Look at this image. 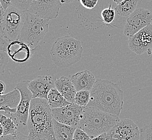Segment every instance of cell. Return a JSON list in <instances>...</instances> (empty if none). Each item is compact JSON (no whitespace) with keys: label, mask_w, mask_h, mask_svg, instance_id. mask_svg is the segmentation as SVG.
<instances>
[{"label":"cell","mask_w":152,"mask_h":140,"mask_svg":"<svg viewBox=\"0 0 152 140\" xmlns=\"http://www.w3.org/2000/svg\"><path fill=\"white\" fill-rule=\"evenodd\" d=\"M108 140H140V129L133 120H120L107 132Z\"/></svg>","instance_id":"ba28073f"},{"label":"cell","mask_w":152,"mask_h":140,"mask_svg":"<svg viewBox=\"0 0 152 140\" xmlns=\"http://www.w3.org/2000/svg\"><path fill=\"white\" fill-rule=\"evenodd\" d=\"M1 6L5 10L8 9L10 6H12L11 0H0Z\"/></svg>","instance_id":"4dcf8cb0"},{"label":"cell","mask_w":152,"mask_h":140,"mask_svg":"<svg viewBox=\"0 0 152 140\" xmlns=\"http://www.w3.org/2000/svg\"><path fill=\"white\" fill-rule=\"evenodd\" d=\"M55 88L67 101L71 104L75 103L77 90L70 78L62 76L58 79H56Z\"/></svg>","instance_id":"9a60e30c"},{"label":"cell","mask_w":152,"mask_h":140,"mask_svg":"<svg viewBox=\"0 0 152 140\" xmlns=\"http://www.w3.org/2000/svg\"><path fill=\"white\" fill-rule=\"evenodd\" d=\"M114 2H115V3H117V4H120V3H121L122 2H123L124 1H125V0H112Z\"/></svg>","instance_id":"e575fe53"},{"label":"cell","mask_w":152,"mask_h":140,"mask_svg":"<svg viewBox=\"0 0 152 140\" xmlns=\"http://www.w3.org/2000/svg\"><path fill=\"white\" fill-rule=\"evenodd\" d=\"M0 140H28V136L18 131L14 134L1 136Z\"/></svg>","instance_id":"484cf974"},{"label":"cell","mask_w":152,"mask_h":140,"mask_svg":"<svg viewBox=\"0 0 152 140\" xmlns=\"http://www.w3.org/2000/svg\"><path fill=\"white\" fill-rule=\"evenodd\" d=\"M49 20L26 12V19L18 41L23 42L31 49L38 47L49 31Z\"/></svg>","instance_id":"5b68a950"},{"label":"cell","mask_w":152,"mask_h":140,"mask_svg":"<svg viewBox=\"0 0 152 140\" xmlns=\"http://www.w3.org/2000/svg\"><path fill=\"white\" fill-rule=\"evenodd\" d=\"M140 140H152V124L140 129Z\"/></svg>","instance_id":"d4e9b609"},{"label":"cell","mask_w":152,"mask_h":140,"mask_svg":"<svg viewBox=\"0 0 152 140\" xmlns=\"http://www.w3.org/2000/svg\"><path fill=\"white\" fill-rule=\"evenodd\" d=\"M0 122L3 129V135L14 134L18 131V125L12 117H6L3 114H1Z\"/></svg>","instance_id":"44dd1931"},{"label":"cell","mask_w":152,"mask_h":140,"mask_svg":"<svg viewBox=\"0 0 152 140\" xmlns=\"http://www.w3.org/2000/svg\"><path fill=\"white\" fill-rule=\"evenodd\" d=\"M40 47L38 46L35 49H31L20 41H13L8 47L7 52L14 61L17 63H23L29 60Z\"/></svg>","instance_id":"4fadbf2b"},{"label":"cell","mask_w":152,"mask_h":140,"mask_svg":"<svg viewBox=\"0 0 152 140\" xmlns=\"http://www.w3.org/2000/svg\"><path fill=\"white\" fill-rule=\"evenodd\" d=\"M55 88V82L53 77L49 76H39L35 79L29 81L28 88L31 92L34 98L48 99V96L50 90Z\"/></svg>","instance_id":"7c38bea8"},{"label":"cell","mask_w":152,"mask_h":140,"mask_svg":"<svg viewBox=\"0 0 152 140\" xmlns=\"http://www.w3.org/2000/svg\"><path fill=\"white\" fill-rule=\"evenodd\" d=\"M91 138L82 129L77 128L74 133L73 140H91Z\"/></svg>","instance_id":"83f0119b"},{"label":"cell","mask_w":152,"mask_h":140,"mask_svg":"<svg viewBox=\"0 0 152 140\" xmlns=\"http://www.w3.org/2000/svg\"><path fill=\"white\" fill-rule=\"evenodd\" d=\"M137 0H125L121 3L117 4L115 8V12L118 15L127 17L137 9Z\"/></svg>","instance_id":"ffe728a7"},{"label":"cell","mask_w":152,"mask_h":140,"mask_svg":"<svg viewBox=\"0 0 152 140\" xmlns=\"http://www.w3.org/2000/svg\"><path fill=\"white\" fill-rule=\"evenodd\" d=\"M27 125L28 140H56L52 109L47 99H32Z\"/></svg>","instance_id":"7a4b0ae2"},{"label":"cell","mask_w":152,"mask_h":140,"mask_svg":"<svg viewBox=\"0 0 152 140\" xmlns=\"http://www.w3.org/2000/svg\"><path fill=\"white\" fill-rule=\"evenodd\" d=\"M120 119L119 117L90 107H83L78 128L82 129L91 139L107 133Z\"/></svg>","instance_id":"3957f363"},{"label":"cell","mask_w":152,"mask_h":140,"mask_svg":"<svg viewBox=\"0 0 152 140\" xmlns=\"http://www.w3.org/2000/svg\"><path fill=\"white\" fill-rule=\"evenodd\" d=\"M82 42L70 36L56 39L50 50L53 62L58 67L67 68L79 62L82 58Z\"/></svg>","instance_id":"277c9868"},{"label":"cell","mask_w":152,"mask_h":140,"mask_svg":"<svg viewBox=\"0 0 152 140\" xmlns=\"http://www.w3.org/2000/svg\"><path fill=\"white\" fill-rule=\"evenodd\" d=\"M61 4V0H32V4L27 12L50 20L58 17Z\"/></svg>","instance_id":"8fae6325"},{"label":"cell","mask_w":152,"mask_h":140,"mask_svg":"<svg viewBox=\"0 0 152 140\" xmlns=\"http://www.w3.org/2000/svg\"><path fill=\"white\" fill-rule=\"evenodd\" d=\"M1 41H0V50L3 51H8V47L12 42L9 38H7L4 35L0 33Z\"/></svg>","instance_id":"f1b7e54d"},{"label":"cell","mask_w":152,"mask_h":140,"mask_svg":"<svg viewBox=\"0 0 152 140\" xmlns=\"http://www.w3.org/2000/svg\"><path fill=\"white\" fill-rule=\"evenodd\" d=\"M77 92L80 90H91L96 80L94 74L88 70L80 71L70 77Z\"/></svg>","instance_id":"5bb4252c"},{"label":"cell","mask_w":152,"mask_h":140,"mask_svg":"<svg viewBox=\"0 0 152 140\" xmlns=\"http://www.w3.org/2000/svg\"><path fill=\"white\" fill-rule=\"evenodd\" d=\"M115 10L112 8L111 4L108 8L104 9L101 13L102 18L104 23L108 25L112 23L115 18Z\"/></svg>","instance_id":"603a6c76"},{"label":"cell","mask_w":152,"mask_h":140,"mask_svg":"<svg viewBox=\"0 0 152 140\" xmlns=\"http://www.w3.org/2000/svg\"><path fill=\"white\" fill-rule=\"evenodd\" d=\"M144 51L151 53L152 49V24L144 28L137 33Z\"/></svg>","instance_id":"ac0fdd59"},{"label":"cell","mask_w":152,"mask_h":140,"mask_svg":"<svg viewBox=\"0 0 152 140\" xmlns=\"http://www.w3.org/2000/svg\"><path fill=\"white\" fill-rule=\"evenodd\" d=\"M0 86H1V90H0V94H3L4 93V91L6 90V86L5 83L2 81H0Z\"/></svg>","instance_id":"d6a6232c"},{"label":"cell","mask_w":152,"mask_h":140,"mask_svg":"<svg viewBox=\"0 0 152 140\" xmlns=\"http://www.w3.org/2000/svg\"><path fill=\"white\" fill-rule=\"evenodd\" d=\"M88 107L119 117L124 106V90L108 80L97 79L90 90Z\"/></svg>","instance_id":"6da1fadb"},{"label":"cell","mask_w":152,"mask_h":140,"mask_svg":"<svg viewBox=\"0 0 152 140\" xmlns=\"http://www.w3.org/2000/svg\"><path fill=\"white\" fill-rule=\"evenodd\" d=\"M25 19L26 12L10 6L6 10L3 18L0 20L1 33L12 42L18 41Z\"/></svg>","instance_id":"8992f818"},{"label":"cell","mask_w":152,"mask_h":140,"mask_svg":"<svg viewBox=\"0 0 152 140\" xmlns=\"http://www.w3.org/2000/svg\"><path fill=\"white\" fill-rule=\"evenodd\" d=\"M76 128L59 122L53 118V131L56 140H73Z\"/></svg>","instance_id":"2e32d148"},{"label":"cell","mask_w":152,"mask_h":140,"mask_svg":"<svg viewBox=\"0 0 152 140\" xmlns=\"http://www.w3.org/2000/svg\"><path fill=\"white\" fill-rule=\"evenodd\" d=\"M108 135L107 133L100 135L98 136L91 139V140H108Z\"/></svg>","instance_id":"1f68e13d"},{"label":"cell","mask_w":152,"mask_h":140,"mask_svg":"<svg viewBox=\"0 0 152 140\" xmlns=\"http://www.w3.org/2000/svg\"><path fill=\"white\" fill-rule=\"evenodd\" d=\"M9 57L7 52L0 51V70L2 75H3L5 67L8 63Z\"/></svg>","instance_id":"4316f807"},{"label":"cell","mask_w":152,"mask_h":140,"mask_svg":"<svg viewBox=\"0 0 152 140\" xmlns=\"http://www.w3.org/2000/svg\"><path fill=\"white\" fill-rule=\"evenodd\" d=\"M82 6L86 9L91 10L94 8L98 3V0H79Z\"/></svg>","instance_id":"f546056e"},{"label":"cell","mask_w":152,"mask_h":140,"mask_svg":"<svg viewBox=\"0 0 152 140\" xmlns=\"http://www.w3.org/2000/svg\"><path fill=\"white\" fill-rule=\"evenodd\" d=\"M83 112V107L75 103L64 107L52 109L54 119L59 122L78 128Z\"/></svg>","instance_id":"30bf717a"},{"label":"cell","mask_w":152,"mask_h":140,"mask_svg":"<svg viewBox=\"0 0 152 140\" xmlns=\"http://www.w3.org/2000/svg\"><path fill=\"white\" fill-rule=\"evenodd\" d=\"M47 100L51 109L64 107L71 104L65 99L56 88H53L50 90Z\"/></svg>","instance_id":"d6986e66"},{"label":"cell","mask_w":152,"mask_h":140,"mask_svg":"<svg viewBox=\"0 0 152 140\" xmlns=\"http://www.w3.org/2000/svg\"><path fill=\"white\" fill-rule=\"evenodd\" d=\"M75 0H61V3H70L71 2H73Z\"/></svg>","instance_id":"836d02e7"},{"label":"cell","mask_w":152,"mask_h":140,"mask_svg":"<svg viewBox=\"0 0 152 140\" xmlns=\"http://www.w3.org/2000/svg\"><path fill=\"white\" fill-rule=\"evenodd\" d=\"M21 99L20 90L15 88L12 92L1 94L0 96V108L9 107L12 109L18 108Z\"/></svg>","instance_id":"e0dca14e"},{"label":"cell","mask_w":152,"mask_h":140,"mask_svg":"<svg viewBox=\"0 0 152 140\" xmlns=\"http://www.w3.org/2000/svg\"><path fill=\"white\" fill-rule=\"evenodd\" d=\"M29 83V81L23 80L17 84L16 88L20 92L21 99L16 112L10 115L16 122L23 125H27L31 101L33 99L32 93L28 88Z\"/></svg>","instance_id":"9c48e42d"},{"label":"cell","mask_w":152,"mask_h":140,"mask_svg":"<svg viewBox=\"0 0 152 140\" xmlns=\"http://www.w3.org/2000/svg\"><path fill=\"white\" fill-rule=\"evenodd\" d=\"M12 6L23 12H27L32 4V0H11Z\"/></svg>","instance_id":"cb8c5ba5"},{"label":"cell","mask_w":152,"mask_h":140,"mask_svg":"<svg viewBox=\"0 0 152 140\" xmlns=\"http://www.w3.org/2000/svg\"><path fill=\"white\" fill-rule=\"evenodd\" d=\"M90 90H82L77 92L75 103L82 107H86L90 100Z\"/></svg>","instance_id":"7402d4cb"},{"label":"cell","mask_w":152,"mask_h":140,"mask_svg":"<svg viewBox=\"0 0 152 140\" xmlns=\"http://www.w3.org/2000/svg\"><path fill=\"white\" fill-rule=\"evenodd\" d=\"M152 23V12L143 8H137L127 18L124 34L129 38Z\"/></svg>","instance_id":"52a82bcc"}]
</instances>
